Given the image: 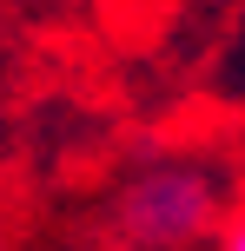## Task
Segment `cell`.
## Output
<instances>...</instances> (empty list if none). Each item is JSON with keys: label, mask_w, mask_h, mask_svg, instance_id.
Masks as SVG:
<instances>
[{"label": "cell", "mask_w": 245, "mask_h": 251, "mask_svg": "<svg viewBox=\"0 0 245 251\" xmlns=\"http://www.w3.org/2000/svg\"><path fill=\"white\" fill-rule=\"evenodd\" d=\"M119 231L146 251H179L219 231V178L199 165H166V172L133 178L119 199Z\"/></svg>", "instance_id": "obj_1"}, {"label": "cell", "mask_w": 245, "mask_h": 251, "mask_svg": "<svg viewBox=\"0 0 245 251\" xmlns=\"http://www.w3.org/2000/svg\"><path fill=\"white\" fill-rule=\"evenodd\" d=\"M219 251H245V212L232 218V225H225V245H219Z\"/></svg>", "instance_id": "obj_2"}]
</instances>
